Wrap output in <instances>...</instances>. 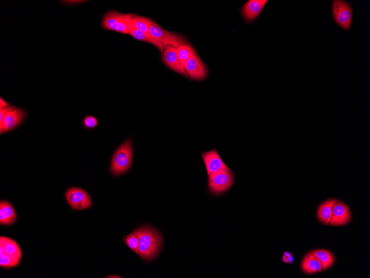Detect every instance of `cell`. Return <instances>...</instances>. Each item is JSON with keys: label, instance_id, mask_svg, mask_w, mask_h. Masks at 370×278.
I'll return each instance as SVG.
<instances>
[{"label": "cell", "instance_id": "obj_7", "mask_svg": "<svg viewBox=\"0 0 370 278\" xmlns=\"http://www.w3.org/2000/svg\"><path fill=\"white\" fill-rule=\"evenodd\" d=\"M66 198L74 210H83L90 208L92 203L90 195L82 189L71 188L66 192Z\"/></svg>", "mask_w": 370, "mask_h": 278}, {"label": "cell", "instance_id": "obj_22", "mask_svg": "<svg viewBox=\"0 0 370 278\" xmlns=\"http://www.w3.org/2000/svg\"><path fill=\"white\" fill-rule=\"evenodd\" d=\"M20 260H21L17 259V257L7 254L3 252H0V267L2 268L15 267L18 265Z\"/></svg>", "mask_w": 370, "mask_h": 278}, {"label": "cell", "instance_id": "obj_16", "mask_svg": "<svg viewBox=\"0 0 370 278\" xmlns=\"http://www.w3.org/2000/svg\"><path fill=\"white\" fill-rule=\"evenodd\" d=\"M301 269L305 273L309 274L319 273L323 270L320 261L311 252L308 253L302 260Z\"/></svg>", "mask_w": 370, "mask_h": 278}, {"label": "cell", "instance_id": "obj_3", "mask_svg": "<svg viewBox=\"0 0 370 278\" xmlns=\"http://www.w3.org/2000/svg\"><path fill=\"white\" fill-rule=\"evenodd\" d=\"M133 158V145L130 139L121 145L113 155L111 172L114 175H120L130 168Z\"/></svg>", "mask_w": 370, "mask_h": 278}, {"label": "cell", "instance_id": "obj_6", "mask_svg": "<svg viewBox=\"0 0 370 278\" xmlns=\"http://www.w3.org/2000/svg\"><path fill=\"white\" fill-rule=\"evenodd\" d=\"M149 33L163 46L164 50L168 46H171L177 49L180 46L189 44L182 35L167 31L161 28L158 24L150 26Z\"/></svg>", "mask_w": 370, "mask_h": 278}, {"label": "cell", "instance_id": "obj_26", "mask_svg": "<svg viewBox=\"0 0 370 278\" xmlns=\"http://www.w3.org/2000/svg\"><path fill=\"white\" fill-rule=\"evenodd\" d=\"M294 257L292 254H291L289 256H286L284 255L282 257V261L286 263H292L293 262Z\"/></svg>", "mask_w": 370, "mask_h": 278}, {"label": "cell", "instance_id": "obj_12", "mask_svg": "<svg viewBox=\"0 0 370 278\" xmlns=\"http://www.w3.org/2000/svg\"><path fill=\"white\" fill-rule=\"evenodd\" d=\"M351 220V211L348 206L342 201L336 202L333 208L332 216L330 225L339 226L346 225Z\"/></svg>", "mask_w": 370, "mask_h": 278}, {"label": "cell", "instance_id": "obj_4", "mask_svg": "<svg viewBox=\"0 0 370 278\" xmlns=\"http://www.w3.org/2000/svg\"><path fill=\"white\" fill-rule=\"evenodd\" d=\"M332 11L334 22L342 30L347 31L353 24L352 5L343 0H333Z\"/></svg>", "mask_w": 370, "mask_h": 278}, {"label": "cell", "instance_id": "obj_2", "mask_svg": "<svg viewBox=\"0 0 370 278\" xmlns=\"http://www.w3.org/2000/svg\"><path fill=\"white\" fill-rule=\"evenodd\" d=\"M137 15L134 13L125 14L116 11H109L103 17V28L107 30L129 34L133 30V19Z\"/></svg>", "mask_w": 370, "mask_h": 278}, {"label": "cell", "instance_id": "obj_9", "mask_svg": "<svg viewBox=\"0 0 370 278\" xmlns=\"http://www.w3.org/2000/svg\"><path fill=\"white\" fill-rule=\"evenodd\" d=\"M184 67L188 76H189L192 80H203L207 76V68L202 62L198 53L188 59Z\"/></svg>", "mask_w": 370, "mask_h": 278}, {"label": "cell", "instance_id": "obj_14", "mask_svg": "<svg viewBox=\"0 0 370 278\" xmlns=\"http://www.w3.org/2000/svg\"><path fill=\"white\" fill-rule=\"evenodd\" d=\"M17 219L14 208L8 202L2 201L0 203V223L9 226L14 223Z\"/></svg>", "mask_w": 370, "mask_h": 278}, {"label": "cell", "instance_id": "obj_25", "mask_svg": "<svg viewBox=\"0 0 370 278\" xmlns=\"http://www.w3.org/2000/svg\"><path fill=\"white\" fill-rule=\"evenodd\" d=\"M15 108V106L10 105L8 107L0 108V123H2L6 114Z\"/></svg>", "mask_w": 370, "mask_h": 278}, {"label": "cell", "instance_id": "obj_18", "mask_svg": "<svg viewBox=\"0 0 370 278\" xmlns=\"http://www.w3.org/2000/svg\"><path fill=\"white\" fill-rule=\"evenodd\" d=\"M311 253L320 261L323 270L328 269L333 265L335 259L334 255L330 251L324 249H317L312 251Z\"/></svg>", "mask_w": 370, "mask_h": 278}, {"label": "cell", "instance_id": "obj_20", "mask_svg": "<svg viewBox=\"0 0 370 278\" xmlns=\"http://www.w3.org/2000/svg\"><path fill=\"white\" fill-rule=\"evenodd\" d=\"M157 24L152 19L145 17L137 15L133 19V29H136L140 31L149 33V30L150 26Z\"/></svg>", "mask_w": 370, "mask_h": 278}, {"label": "cell", "instance_id": "obj_23", "mask_svg": "<svg viewBox=\"0 0 370 278\" xmlns=\"http://www.w3.org/2000/svg\"><path fill=\"white\" fill-rule=\"evenodd\" d=\"M124 240L127 246L139 255V241L138 236L133 232L125 236Z\"/></svg>", "mask_w": 370, "mask_h": 278}, {"label": "cell", "instance_id": "obj_19", "mask_svg": "<svg viewBox=\"0 0 370 278\" xmlns=\"http://www.w3.org/2000/svg\"><path fill=\"white\" fill-rule=\"evenodd\" d=\"M129 35L134 38L141 41V42L149 43L154 46H156L161 52H163L164 51L163 46L158 42L157 40L155 39L150 35V33H145L136 29H133L129 32Z\"/></svg>", "mask_w": 370, "mask_h": 278}, {"label": "cell", "instance_id": "obj_5", "mask_svg": "<svg viewBox=\"0 0 370 278\" xmlns=\"http://www.w3.org/2000/svg\"><path fill=\"white\" fill-rule=\"evenodd\" d=\"M234 182V175L231 170L220 169L208 175V187L214 194H220L228 191Z\"/></svg>", "mask_w": 370, "mask_h": 278}, {"label": "cell", "instance_id": "obj_28", "mask_svg": "<svg viewBox=\"0 0 370 278\" xmlns=\"http://www.w3.org/2000/svg\"><path fill=\"white\" fill-rule=\"evenodd\" d=\"M291 254H290V253H289V252H285L284 253V255H285V256H289Z\"/></svg>", "mask_w": 370, "mask_h": 278}, {"label": "cell", "instance_id": "obj_27", "mask_svg": "<svg viewBox=\"0 0 370 278\" xmlns=\"http://www.w3.org/2000/svg\"><path fill=\"white\" fill-rule=\"evenodd\" d=\"M9 106V104L6 103V102L4 101L2 97L0 98V108L8 107Z\"/></svg>", "mask_w": 370, "mask_h": 278}, {"label": "cell", "instance_id": "obj_1", "mask_svg": "<svg viewBox=\"0 0 370 278\" xmlns=\"http://www.w3.org/2000/svg\"><path fill=\"white\" fill-rule=\"evenodd\" d=\"M133 233L139 241V255L146 261H151L157 256L162 245L163 238L156 229L144 226Z\"/></svg>", "mask_w": 370, "mask_h": 278}, {"label": "cell", "instance_id": "obj_21", "mask_svg": "<svg viewBox=\"0 0 370 278\" xmlns=\"http://www.w3.org/2000/svg\"><path fill=\"white\" fill-rule=\"evenodd\" d=\"M197 53L193 47L190 45L180 46L177 49V54L181 65L184 66L187 61Z\"/></svg>", "mask_w": 370, "mask_h": 278}, {"label": "cell", "instance_id": "obj_8", "mask_svg": "<svg viewBox=\"0 0 370 278\" xmlns=\"http://www.w3.org/2000/svg\"><path fill=\"white\" fill-rule=\"evenodd\" d=\"M26 117L25 109L16 107L6 114L3 121L0 123V133H6L21 125Z\"/></svg>", "mask_w": 370, "mask_h": 278}, {"label": "cell", "instance_id": "obj_17", "mask_svg": "<svg viewBox=\"0 0 370 278\" xmlns=\"http://www.w3.org/2000/svg\"><path fill=\"white\" fill-rule=\"evenodd\" d=\"M339 201L335 199H330L319 206L318 209V217L319 221L325 224L329 225L332 216L333 208L336 202Z\"/></svg>", "mask_w": 370, "mask_h": 278}, {"label": "cell", "instance_id": "obj_13", "mask_svg": "<svg viewBox=\"0 0 370 278\" xmlns=\"http://www.w3.org/2000/svg\"><path fill=\"white\" fill-rule=\"evenodd\" d=\"M162 57L165 64L171 70L188 77L184 66L179 62L176 47L171 46H167L163 51Z\"/></svg>", "mask_w": 370, "mask_h": 278}, {"label": "cell", "instance_id": "obj_15", "mask_svg": "<svg viewBox=\"0 0 370 278\" xmlns=\"http://www.w3.org/2000/svg\"><path fill=\"white\" fill-rule=\"evenodd\" d=\"M0 252H3L9 255L21 259L22 251L18 244L10 239L5 236L0 238Z\"/></svg>", "mask_w": 370, "mask_h": 278}, {"label": "cell", "instance_id": "obj_11", "mask_svg": "<svg viewBox=\"0 0 370 278\" xmlns=\"http://www.w3.org/2000/svg\"><path fill=\"white\" fill-rule=\"evenodd\" d=\"M268 3L267 0H250L242 9V14L247 23H251L260 14Z\"/></svg>", "mask_w": 370, "mask_h": 278}, {"label": "cell", "instance_id": "obj_24", "mask_svg": "<svg viewBox=\"0 0 370 278\" xmlns=\"http://www.w3.org/2000/svg\"><path fill=\"white\" fill-rule=\"evenodd\" d=\"M84 126L88 129H93L97 126L98 122L96 117L91 116H86L83 120Z\"/></svg>", "mask_w": 370, "mask_h": 278}, {"label": "cell", "instance_id": "obj_10", "mask_svg": "<svg viewBox=\"0 0 370 278\" xmlns=\"http://www.w3.org/2000/svg\"><path fill=\"white\" fill-rule=\"evenodd\" d=\"M202 157L204 160L208 175L220 169L231 170L222 160L216 149L202 154Z\"/></svg>", "mask_w": 370, "mask_h": 278}]
</instances>
